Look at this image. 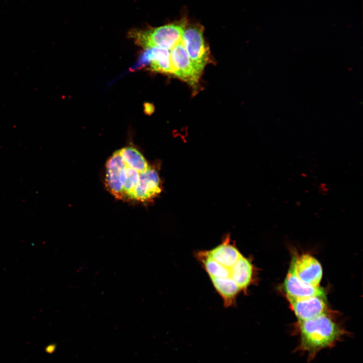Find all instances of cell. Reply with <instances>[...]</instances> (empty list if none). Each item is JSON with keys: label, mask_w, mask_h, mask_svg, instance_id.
I'll return each mask as SVG.
<instances>
[{"label": "cell", "mask_w": 363, "mask_h": 363, "mask_svg": "<svg viewBox=\"0 0 363 363\" xmlns=\"http://www.w3.org/2000/svg\"><path fill=\"white\" fill-rule=\"evenodd\" d=\"M283 286L287 298L299 299L312 296L325 298V293L322 288L304 282L290 269L287 274Z\"/></svg>", "instance_id": "obj_9"}, {"label": "cell", "mask_w": 363, "mask_h": 363, "mask_svg": "<svg viewBox=\"0 0 363 363\" xmlns=\"http://www.w3.org/2000/svg\"><path fill=\"white\" fill-rule=\"evenodd\" d=\"M170 53L172 74L190 85H196L201 73L192 63L182 39L170 50Z\"/></svg>", "instance_id": "obj_5"}, {"label": "cell", "mask_w": 363, "mask_h": 363, "mask_svg": "<svg viewBox=\"0 0 363 363\" xmlns=\"http://www.w3.org/2000/svg\"><path fill=\"white\" fill-rule=\"evenodd\" d=\"M105 184L115 198L126 201L147 202L161 191L156 170L132 146L117 150L108 158Z\"/></svg>", "instance_id": "obj_1"}, {"label": "cell", "mask_w": 363, "mask_h": 363, "mask_svg": "<svg viewBox=\"0 0 363 363\" xmlns=\"http://www.w3.org/2000/svg\"><path fill=\"white\" fill-rule=\"evenodd\" d=\"M299 341L295 351L306 353L313 360L323 349L334 347L346 333L327 314L298 321Z\"/></svg>", "instance_id": "obj_2"}, {"label": "cell", "mask_w": 363, "mask_h": 363, "mask_svg": "<svg viewBox=\"0 0 363 363\" xmlns=\"http://www.w3.org/2000/svg\"><path fill=\"white\" fill-rule=\"evenodd\" d=\"M215 290L223 299L226 307L232 306L241 291L231 278L210 277Z\"/></svg>", "instance_id": "obj_12"}, {"label": "cell", "mask_w": 363, "mask_h": 363, "mask_svg": "<svg viewBox=\"0 0 363 363\" xmlns=\"http://www.w3.org/2000/svg\"><path fill=\"white\" fill-rule=\"evenodd\" d=\"M187 24V20L184 18L156 28L132 29L128 35L136 44L144 48L158 47L170 50L182 40Z\"/></svg>", "instance_id": "obj_3"}, {"label": "cell", "mask_w": 363, "mask_h": 363, "mask_svg": "<svg viewBox=\"0 0 363 363\" xmlns=\"http://www.w3.org/2000/svg\"><path fill=\"white\" fill-rule=\"evenodd\" d=\"M149 66L155 72L172 74L170 50L158 47L146 49L141 55L137 68Z\"/></svg>", "instance_id": "obj_8"}, {"label": "cell", "mask_w": 363, "mask_h": 363, "mask_svg": "<svg viewBox=\"0 0 363 363\" xmlns=\"http://www.w3.org/2000/svg\"><path fill=\"white\" fill-rule=\"evenodd\" d=\"M290 269L304 282L318 286L323 276V270L320 262L309 254H302L294 257Z\"/></svg>", "instance_id": "obj_6"}, {"label": "cell", "mask_w": 363, "mask_h": 363, "mask_svg": "<svg viewBox=\"0 0 363 363\" xmlns=\"http://www.w3.org/2000/svg\"><path fill=\"white\" fill-rule=\"evenodd\" d=\"M196 255L210 277L230 278V268H226L213 259L206 250L198 251Z\"/></svg>", "instance_id": "obj_13"}, {"label": "cell", "mask_w": 363, "mask_h": 363, "mask_svg": "<svg viewBox=\"0 0 363 363\" xmlns=\"http://www.w3.org/2000/svg\"><path fill=\"white\" fill-rule=\"evenodd\" d=\"M254 275V267L250 260L243 255L230 268V278L241 291H246L251 284Z\"/></svg>", "instance_id": "obj_11"}, {"label": "cell", "mask_w": 363, "mask_h": 363, "mask_svg": "<svg viewBox=\"0 0 363 363\" xmlns=\"http://www.w3.org/2000/svg\"><path fill=\"white\" fill-rule=\"evenodd\" d=\"M206 251L211 258L228 268H231L242 255L229 237L213 249Z\"/></svg>", "instance_id": "obj_10"}, {"label": "cell", "mask_w": 363, "mask_h": 363, "mask_svg": "<svg viewBox=\"0 0 363 363\" xmlns=\"http://www.w3.org/2000/svg\"><path fill=\"white\" fill-rule=\"evenodd\" d=\"M203 30L199 24H187L182 39L192 63L201 74L209 60V51L204 39Z\"/></svg>", "instance_id": "obj_4"}, {"label": "cell", "mask_w": 363, "mask_h": 363, "mask_svg": "<svg viewBox=\"0 0 363 363\" xmlns=\"http://www.w3.org/2000/svg\"><path fill=\"white\" fill-rule=\"evenodd\" d=\"M298 321L311 319L327 314L325 298L312 296L299 299L287 298Z\"/></svg>", "instance_id": "obj_7"}]
</instances>
